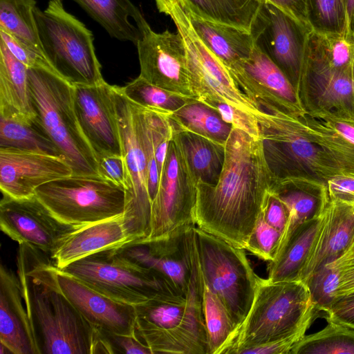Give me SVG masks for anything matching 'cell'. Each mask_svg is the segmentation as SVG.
<instances>
[{"instance_id": "obj_1", "label": "cell", "mask_w": 354, "mask_h": 354, "mask_svg": "<svg viewBox=\"0 0 354 354\" xmlns=\"http://www.w3.org/2000/svg\"><path fill=\"white\" fill-rule=\"evenodd\" d=\"M274 180L261 140L232 127L218 183L197 184L196 226L245 250Z\"/></svg>"}, {"instance_id": "obj_2", "label": "cell", "mask_w": 354, "mask_h": 354, "mask_svg": "<svg viewBox=\"0 0 354 354\" xmlns=\"http://www.w3.org/2000/svg\"><path fill=\"white\" fill-rule=\"evenodd\" d=\"M17 266L39 354H95L99 331L61 290L50 254L19 244Z\"/></svg>"}, {"instance_id": "obj_3", "label": "cell", "mask_w": 354, "mask_h": 354, "mask_svg": "<svg viewBox=\"0 0 354 354\" xmlns=\"http://www.w3.org/2000/svg\"><path fill=\"white\" fill-rule=\"evenodd\" d=\"M203 279L194 237L186 295H162L135 306L137 337L152 354H209L203 310Z\"/></svg>"}, {"instance_id": "obj_4", "label": "cell", "mask_w": 354, "mask_h": 354, "mask_svg": "<svg viewBox=\"0 0 354 354\" xmlns=\"http://www.w3.org/2000/svg\"><path fill=\"white\" fill-rule=\"evenodd\" d=\"M354 36L308 35L297 91L308 114L354 118Z\"/></svg>"}, {"instance_id": "obj_5", "label": "cell", "mask_w": 354, "mask_h": 354, "mask_svg": "<svg viewBox=\"0 0 354 354\" xmlns=\"http://www.w3.org/2000/svg\"><path fill=\"white\" fill-rule=\"evenodd\" d=\"M320 311L301 281L271 282L259 277L252 306L223 354L284 338L313 324Z\"/></svg>"}, {"instance_id": "obj_6", "label": "cell", "mask_w": 354, "mask_h": 354, "mask_svg": "<svg viewBox=\"0 0 354 354\" xmlns=\"http://www.w3.org/2000/svg\"><path fill=\"white\" fill-rule=\"evenodd\" d=\"M28 80L37 120L71 166L72 175L100 176L98 160L77 115L74 86L41 67L28 68Z\"/></svg>"}, {"instance_id": "obj_7", "label": "cell", "mask_w": 354, "mask_h": 354, "mask_svg": "<svg viewBox=\"0 0 354 354\" xmlns=\"http://www.w3.org/2000/svg\"><path fill=\"white\" fill-rule=\"evenodd\" d=\"M44 54L55 71L73 86L100 84L101 73L92 32L68 12L62 0H49L35 10Z\"/></svg>"}, {"instance_id": "obj_8", "label": "cell", "mask_w": 354, "mask_h": 354, "mask_svg": "<svg viewBox=\"0 0 354 354\" xmlns=\"http://www.w3.org/2000/svg\"><path fill=\"white\" fill-rule=\"evenodd\" d=\"M258 123L265 159L275 179L306 177L326 183L342 174L311 139L301 118L266 111Z\"/></svg>"}, {"instance_id": "obj_9", "label": "cell", "mask_w": 354, "mask_h": 354, "mask_svg": "<svg viewBox=\"0 0 354 354\" xmlns=\"http://www.w3.org/2000/svg\"><path fill=\"white\" fill-rule=\"evenodd\" d=\"M194 236L202 278L222 301L238 328L252 306L259 277L244 249L196 225Z\"/></svg>"}, {"instance_id": "obj_10", "label": "cell", "mask_w": 354, "mask_h": 354, "mask_svg": "<svg viewBox=\"0 0 354 354\" xmlns=\"http://www.w3.org/2000/svg\"><path fill=\"white\" fill-rule=\"evenodd\" d=\"M120 133L127 187L124 222L136 241L149 234L151 201L149 194V155L142 107L113 86Z\"/></svg>"}, {"instance_id": "obj_11", "label": "cell", "mask_w": 354, "mask_h": 354, "mask_svg": "<svg viewBox=\"0 0 354 354\" xmlns=\"http://www.w3.org/2000/svg\"><path fill=\"white\" fill-rule=\"evenodd\" d=\"M61 270L95 291L134 306L162 295H182L160 274L127 260L116 248L90 254Z\"/></svg>"}, {"instance_id": "obj_12", "label": "cell", "mask_w": 354, "mask_h": 354, "mask_svg": "<svg viewBox=\"0 0 354 354\" xmlns=\"http://www.w3.org/2000/svg\"><path fill=\"white\" fill-rule=\"evenodd\" d=\"M39 201L61 222L82 226L124 215L125 189L101 176H74L44 184Z\"/></svg>"}, {"instance_id": "obj_13", "label": "cell", "mask_w": 354, "mask_h": 354, "mask_svg": "<svg viewBox=\"0 0 354 354\" xmlns=\"http://www.w3.org/2000/svg\"><path fill=\"white\" fill-rule=\"evenodd\" d=\"M197 184L174 136L169 142L158 191L151 203L149 234L143 240L162 239L184 227L196 225Z\"/></svg>"}, {"instance_id": "obj_14", "label": "cell", "mask_w": 354, "mask_h": 354, "mask_svg": "<svg viewBox=\"0 0 354 354\" xmlns=\"http://www.w3.org/2000/svg\"><path fill=\"white\" fill-rule=\"evenodd\" d=\"M227 69L241 91L265 111L296 118L306 114L296 88L255 44L249 57Z\"/></svg>"}, {"instance_id": "obj_15", "label": "cell", "mask_w": 354, "mask_h": 354, "mask_svg": "<svg viewBox=\"0 0 354 354\" xmlns=\"http://www.w3.org/2000/svg\"><path fill=\"white\" fill-rule=\"evenodd\" d=\"M310 30L279 8L260 0L250 32L254 44L297 88L306 39Z\"/></svg>"}, {"instance_id": "obj_16", "label": "cell", "mask_w": 354, "mask_h": 354, "mask_svg": "<svg viewBox=\"0 0 354 354\" xmlns=\"http://www.w3.org/2000/svg\"><path fill=\"white\" fill-rule=\"evenodd\" d=\"M137 27L141 33L136 44L140 76L165 90L196 97L180 33L156 32L147 21Z\"/></svg>"}, {"instance_id": "obj_17", "label": "cell", "mask_w": 354, "mask_h": 354, "mask_svg": "<svg viewBox=\"0 0 354 354\" xmlns=\"http://www.w3.org/2000/svg\"><path fill=\"white\" fill-rule=\"evenodd\" d=\"M184 45L196 98L227 103L258 121L266 111L241 91L226 66L198 36L189 35Z\"/></svg>"}, {"instance_id": "obj_18", "label": "cell", "mask_w": 354, "mask_h": 354, "mask_svg": "<svg viewBox=\"0 0 354 354\" xmlns=\"http://www.w3.org/2000/svg\"><path fill=\"white\" fill-rule=\"evenodd\" d=\"M80 227L59 221L36 196L20 199L3 196L0 203L1 231L19 244L30 245L50 256L60 241Z\"/></svg>"}, {"instance_id": "obj_19", "label": "cell", "mask_w": 354, "mask_h": 354, "mask_svg": "<svg viewBox=\"0 0 354 354\" xmlns=\"http://www.w3.org/2000/svg\"><path fill=\"white\" fill-rule=\"evenodd\" d=\"M194 226L184 227L162 239L132 242L116 251L127 260L156 271L179 293L186 295L191 279Z\"/></svg>"}, {"instance_id": "obj_20", "label": "cell", "mask_w": 354, "mask_h": 354, "mask_svg": "<svg viewBox=\"0 0 354 354\" xmlns=\"http://www.w3.org/2000/svg\"><path fill=\"white\" fill-rule=\"evenodd\" d=\"M73 171L62 156L0 147V189L3 196L26 198L39 186L70 176Z\"/></svg>"}, {"instance_id": "obj_21", "label": "cell", "mask_w": 354, "mask_h": 354, "mask_svg": "<svg viewBox=\"0 0 354 354\" xmlns=\"http://www.w3.org/2000/svg\"><path fill=\"white\" fill-rule=\"evenodd\" d=\"M74 100L82 129L97 160L122 156V145L113 86L97 84L74 86Z\"/></svg>"}, {"instance_id": "obj_22", "label": "cell", "mask_w": 354, "mask_h": 354, "mask_svg": "<svg viewBox=\"0 0 354 354\" xmlns=\"http://www.w3.org/2000/svg\"><path fill=\"white\" fill-rule=\"evenodd\" d=\"M56 277L64 295L94 328L120 335L135 334L134 306L101 294L57 267Z\"/></svg>"}, {"instance_id": "obj_23", "label": "cell", "mask_w": 354, "mask_h": 354, "mask_svg": "<svg viewBox=\"0 0 354 354\" xmlns=\"http://www.w3.org/2000/svg\"><path fill=\"white\" fill-rule=\"evenodd\" d=\"M135 241L121 216L80 226L60 241L51 258L57 268L63 269L90 254Z\"/></svg>"}, {"instance_id": "obj_24", "label": "cell", "mask_w": 354, "mask_h": 354, "mask_svg": "<svg viewBox=\"0 0 354 354\" xmlns=\"http://www.w3.org/2000/svg\"><path fill=\"white\" fill-rule=\"evenodd\" d=\"M0 343L12 354H39L17 275L0 267Z\"/></svg>"}, {"instance_id": "obj_25", "label": "cell", "mask_w": 354, "mask_h": 354, "mask_svg": "<svg viewBox=\"0 0 354 354\" xmlns=\"http://www.w3.org/2000/svg\"><path fill=\"white\" fill-rule=\"evenodd\" d=\"M353 240L354 205L330 198L322 230L299 280L304 283L315 270L338 259Z\"/></svg>"}, {"instance_id": "obj_26", "label": "cell", "mask_w": 354, "mask_h": 354, "mask_svg": "<svg viewBox=\"0 0 354 354\" xmlns=\"http://www.w3.org/2000/svg\"><path fill=\"white\" fill-rule=\"evenodd\" d=\"M270 190L283 201L289 212V220L281 234L277 254L296 227L323 213L330 197L326 183L306 177L275 179Z\"/></svg>"}, {"instance_id": "obj_27", "label": "cell", "mask_w": 354, "mask_h": 354, "mask_svg": "<svg viewBox=\"0 0 354 354\" xmlns=\"http://www.w3.org/2000/svg\"><path fill=\"white\" fill-rule=\"evenodd\" d=\"M311 139L342 174L354 177V118L329 113L301 118Z\"/></svg>"}, {"instance_id": "obj_28", "label": "cell", "mask_w": 354, "mask_h": 354, "mask_svg": "<svg viewBox=\"0 0 354 354\" xmlns=\"http://www.w3.org/2000/svg\"><path fill=\"white\" fill-rule=\"evenodd\" d=\"M0 116L35 120L28 68L18 60L0 39Z\"/></svg>"}, {"instance_id": "obj_29", "label": "cell", "mask_w": 354, "mask_h": 354, "mask_svg": "<svg viewBox=\"0 0 354 354\" xmlns=\"http://www.w3.org/2000/svg\"><path fill=\"white\" fill-rule=\"evenodd\" d=\"M323 223L324 212L319 217L301 223L292 230L275 258L269 262L268 281H299Z\"/></svg>"}, {"instance_id": "obj_30", "label": "cell", "mask_w": 354, "mask_h": 354, "mask_svg": "<svg viewBox=\"0 0 354 354\" xmlns=\"http://www.w3.org/2000/svg\"><path fill=\"white\" fill-rule=\"evenodd\" d=\"M187 14L199 38L227 68L250 57L254 46L250 32L205 19L188 6Z\"/></svg>"}, {"instance_id": "obj_31", "label": "cell", "mask_w": 354, "mask_h": 354, "mask_svg": "<svg viewBox=\"0 0 354 354\" xmlns=\"http://www.w3.org/2000/svg\"><path fill=\"white\" fill-rule=\"evenodd\" d=\"M82 8L113 38L131 41L135 45L141 37L138 28L131 24L132 17L137 26L146 19L130 0H73Z\"/></svg>"}, {"instance_id": "obj_32", "label": "cell", "mask_w": 354, "mask_h": 354, "mask_svg": "<svg viewBox=\"0 0 354 354\" xmlns=\"http://www.w3.org/2000/svg\"><path fill=\"white\" fill-rule=\"evenodd\" d=\"M174 138L197 183L215 185L223 166L225 145L187 131L176 133Z\"/></svg>"}, {"instance_id": "obj_33", "label": "cell", "mask_w": 354, "mask_h": 354, "mask_svg": "<svg viewBox=\"0 0 354 354\" xmlns=\"http://www.w3.org/2000/svg\"><path fill=\"white\" fill-rule=\"evenodd\" d=\"M176 133L187 131L225 145L232 126L205 103L194 98L170 114Z\"/></svg>"}, {"instance_id": "obj_34", "label": "cell", "mask_w": 354, "mask_h": 354, "mask_svg": "<svg viewBox=\"0 0 354 354\" xmlns=\"http://www.w3.org/2000/svg\"><path fill=\"white\" fill-rule=\"evenodd\" d=\"M321 330L304 335L290 354H354V327L327 317Z\"/></svg>"}, {"instance_id": "obj_35", "label": "cell", "mask_w": 354, "mask_h": 354, "mask_svg": "<svg viewBox=\"0 0 354 354\" xmlns=\"http://www.w3.org/2000/svg\"><path fill=\"white\" fill-rule=\"evenodd\" d=\"M0 147H12L62 156L37 118L24 120L0 116Z\"/></svg>"}, {"instance_id": "obj_36", "label": "cell", "mask_w": 354, "mask_h": 354, "mask_svg": "<svg viewBox=\"0 0 354 354\" xmlns=\"http://www.w3.org/2000/svg\"><path fill=\"white\" fill-rule=\"evenodd\" d=\"M200 17L250 31L260 0H185Z\"/></svg>"}, {"instance_id": "obj_37", "label": "cell", "mask_w": 354, "mask_h": 354, "mask_svg": "<svg viewBox=\"0 0 354 354\" xmlns=\"http://www.w3.org/2000/svg\"><path fill=\"white\" fill-rule=\"evenodd\" d=\"M36 7V0H0V30L17 37L45 57L35 17Z\"/></svg>"}, {"instance_id": "obj_38", "label": "cell", "mask_w": 354, "mask_h": 354, "mask_svg": "<svg viewBox=\"0 0 354 354\" xmlns=\"http://www.w3.org/2000/svg\"><path fill=\"white\" fill-rule=\"evenodd\" d=\"M202 300L209 353L222 354L236 331L237 326L222 301L203 279Z\"/></svg>"}, {"instance_id": "obj_39", "label": "cell", "mask_w": 354, "mask_h": 354, "mask_svg": "<svg viewBox=\"0 0 354 354\" xmlns=\"http://www.w3.org/2000/svg\"><path fill=\"white\" fill-rule=\"evenodd\" d=\"M121 89L125 96L135 104L169 114L196 98L155 86L140 75Z\"/></svg>"}, {"instance_id": "obj_40", "label": "cell", "mask_w": 354, "mask_h": 354, "mask_svg": "<svg viewBox=\"0 0 354 354\" xmlns=\"http://www.w3.org/2000/svg\"><path fill=\"white\" fill-rule=\"evenodd\" d=\"M348 0H308L311 29L322 34L354 36L348 31Z\"/></svg>"}, {"instance_id": "obj_41", "label": "cell", "mask_w": 354, "mask_h": 354, "mask_svg": "<svg viewBox=\"0 0 354 354\" xmlns=\"http://www.w3.org/2000/svg\"><path fill=\"white\" fill-rule=\"evenodd\" d=\"M304 283L315 307L327 313L336 299L339 284L337 271L326 264L315 270Z\"/></svg>"}, {"instance_id": "obj_42", "label": "cell", "mask_w": 354, "mask_h": 354, "mask_svg": "<svg viewBox=\"0 0 354 354\" xmlns=\"http://www.w3.org/2000/svg\"><path fill=\"white\" fill-rule=\"evenodd\" d=\"M281 233L268 224L261 214L247 241L245 249L259 259L272 261L277 254Z\"/></svg>"}, {"instance_id": "obj_43", "label": "cell", "mask_w": 354, "mask_h": 354, "mask_svg": "<svg viewBox=\"0 0 354 354\" xmlns=\"http://www.w3.org/2000/svg\"><path fill=\"white\" fill-rule=\"evenodd\" d=\"M201 102L215 109L223 120L232 127L243 131L255 140L261 139L259 126L256 119L221 101L205 100Z\"/></svg>"}, {"instance_id": "obj_44", "label": "cell", "mask_w": 354, "mask_h": 354, "mask_svg": "<svg viewBox=\"0 0 354 354\" xmlns=\"http://www.w3.org/2000/svg\"><path fill=\"white\" fill-rule=\"evenodd\" d=\"M99 332L106 353L152 354L150 348L136 333L127 335Z\"/></svg>"}, {"instance_id": "obj_45", "label": "cell", "mask_w": 354, "mask_h": 354, "mask_svg": "<svg viewBox=\"0 0 354 354\" xmlns=\"http://www.w3.org/2000/svg\"><path fill=\"white\" fill-rule=\"evenodd\" d=\"M0 39L3 41L12 55L28 68L41 67L55 71L44 56L17 37L0 30Z\"/></svg>"}, {"instance_id": "obj_46", "label": "cell", "mask_w": 354, "mask_h": 354, "mask_svg": "<svg viewBox=\"0 0 354 354\" xmlns=\"http://www.w3.org/2000/svg\"><path fill=\"white\" fill-rule=\"evenodd\" d=\"M337 271L339 284L336 298L354 291V240L346 251L334 261L328 263Z\"/></svg>"}, {"instance_id": "obj_47", "label": "cell", "mask_w": 354, "mask_h": 354, "mask_svg": "<svg viewBox=\"0 0 354 354\" xmlns=\"http://www.w3.org/2000/svg\"><path fill=\"white\" fill-rule=\"evenodd\" d=\"M310 326L306 325L284 338L242 349L239 354H290L292 347L305 335Z\"/></svg>"}, {"instance_id": "obj_48", "label": "cell", "mask_w": 354, "mask_h": 354, "mask_svg": "<svg viewBox=\"0 0 354 354\" xmlns=\"http://www.w3.org/2000/svg\"><path fill=\"white\" fill-rule=\"evenodd\" d=\"M261 214L268 224L282 234L289 220V212L283 201L271 190L267 196Z\"/></svg>"}, {"instance_id": "obj_49", "label": "cell", "mask_w": 354, "mask_h": 354, "mask_svg": "<svg viewBox=\"0 0 354 354\" xmlns=\"http://www.w3.org/2000/svg\"><path fill=\"white\" fill-rule=\"evenodd\" d=\"M98 171L104 179L126 189V171L122 156H109L99 159Z\"/></svg>"}, {"instance_id": "obj_50", "label": "cell", "mask_w": 354, "mask_h": 354, "mask_svg": "<svg viewBox=\"0 0 354 354\" xmlns=\"http://www.w3.org/2000/svg\"><path fill=\"white\" fill-rule=\"evenodd\" d=\"M329 197L354 205V177L336 175L326 182Z\"/></svg>"}, {"instance_id": "obj_51", "label": "cell", "mask_w": 354, "mask_h": 354, "mask_svg": "<svg viewBox=\"0 0 354 354\" xmlns=\"http://www.w3.org/2000/svg\"><path fill=\"white\" fill-rule=\"evenodd\" d=\"M327 314V317L354 327V291L337 297Z\"/></svg>"}, {"instance_id": "obj_52", "label": "cell", "mask_w": 354, "mask_h": 354, "mask_svg": "<svg viewBox=\"0 0 354 354\" xmlns=\"http://www.w3.org/2000/svg\"><path fill=\"white\" fill-rule=\"evenodd\" d=\"M263 1L272 4L294 18L304 26L311 29L308 21V0Z\"/></svg>"}, {"instance_id": "obj_53", "label": "cell", "mask_w": 354, "mask_h": 354, "mask_svg": "<svg viewBox=\"0 0 354 354\" xmlns=\"http://www.w3.org/2000/svg\"><path fill=\"white\" fill-rule=\"evenodd\" d=\"M347 17L348 31L354 35V0H348Z\"/></svg>"}, {"instance_id": "obj_54", "label": "cell", "mask_w": 354, "mask_h": 354, "mask_svg": "<svg viewBox=\"0 0 354 354\" xmlns=\"http://www.w3.org/2000/svg\"><path fill=\"white\" fill-rule=\"evenodd\" d=\"M12 354L10 350L2 343H0V354Z\"/></svg>"}, {"instance_id": "obj_55", "label": "cell", "mask_w": 354, "mask_h": 354, "mask_svg": "<svg viewBox=\"0 0 354 354\" xmlns=\"http://www.w3.org/2000/svg\"><path fill=\"white\" fill-rule=\"evenodd\" d=\"M352 78H353V82L354 86V57L352 63Z\"/></svg>"}]
</instances>
